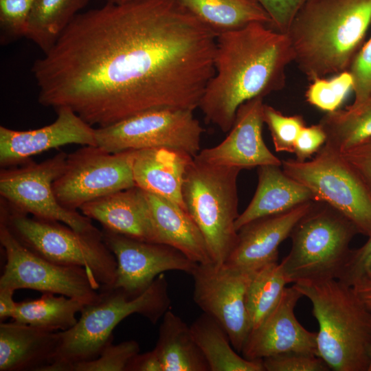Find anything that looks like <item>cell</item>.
I'll return each instance as SVG.
<instances>
[{
	"mask_svg": "<svg viewBox=\"0 0 371 371\" xmlns=\"http://www.w3.org/2000/svg\"><path fill=\"white\" fill-rule=\"evenodd\" d=\"M216 36L177 0L79 13L32 73L38 101L91 126L158 108L194 111L214 74Z\"/></svg>",
	"mask_w": 371,
	"mask_h": 371,
	"instance_id": "1",
	"label": "cell"
},
{
	"mask_svg": "<svg viewBox=\"0 0 371 371\" xmlns=\"http://www.w3.org/2000/svg\"><path fill=\"white\" fill-rule=\"evenodd\" d=\"M291 62L286 34L266 24L254 22L217 36L214 74L199 105L205 121L229 132L241 104L285 87Z\"/></svg>",
	"mask_w": 371,
	"mask_h": 371,
	"instance_id": "2",
	"label": "cell"
},
{
	"mask_svg": "<svg viewBox=\"0 0 371 371\" xmlns=\"http://www.w3.org/2000/svg\"><path fill=\"white\" fill-rule=\"evenodd\" d=\"M371 25V0H307L286 35L293 62L312 81L348 70Z\"/></svg>",
	"mask_w": 371,
	"mask_h": 371,
	"instance_id": "3",
	"label": "cell"
},
{
	"mask_svg": "<svg viewBox=\"0 0 371 371\" xmlns=\"http://www.w3.org/2000/svg\"><path fill=\"white\" fill-rule=\"evenodd\" d=\"M293 286L311 302L319 325L317 355L335 371H368L371 311L352 287L337 279L303 281Z\"/></svg>",
	"mask_w": 371,
	"mask_h": 371,
	"instance_id": "4",
	"label": "cell"
},
{
	"mask_svg": "<svg viewBox=\"0 0 371 371\" xmlns=\"http://www.w3.org/2000/svg\"><path fill=\"white\" fill-rule=\"evenodd\" d=\"M99 291V300L84 306L76 325L58 331L56 352L43 371H71L74 365L97 358L113 340V331L121 321L137 313L155 324L171 304L164 273L139 295L114 286H102Z\"/></svg>",
	"mask_w": 371,
	"mask_h": 371,
	"instance_id": "5",
	"label": "cell"
},
{
	"mask_svg": "<svg viewBox=\"0 0 371 371\" xmlns=\"http://www.w3.org/2000/svg\"><path fill=\"white\" fill-rule=\"evenodd\" d=\"M354 224L330 205L313 201L293 227L291 249L280 263L286 281L339 280L348 260Z\"/></svg>",
	"mask_w": 371,
	"mask_h": 371,
	"instance_id": "6",
	"label": "cell"
},
{
	"mask_svg": "<svg viewBox=\"0 0 371 371\" xmlns=\"http://www.w3.org/2000/svg\"><path fill=\"white\" fill-rule=\"evenodd\" d=\"M240 169L211 165L195 157L188 166L182 198L200 229L213 262H226L237 240V179Z\"/></svg>",
	"mask_w": 371,
	"mask_h": 371,
	"instance_id": "7",
	"label": "cell"
},
{
	"mask_svg": "<svg viewBox=\"0 0 371 371\" xmlns=\"http://www.w3.org/2000/svg\"><path fill=\"white\" fill-rule=\"evenodd\" d=\"M0 222L25 247L52 262L86 269L101 286H113L117 262L99 233L78 232L61 222L28 217L1 207Z\"/></svg>",
	"mask_w": 371,
	"mask_h": 371,
	"instance_id": "8",
	"label": "cell"
},
{
	"mask_svg": "<svg viewBox=\"0 0 371 371\" xmlns=\"http://www.w3.org/2000/svg\"><path fill=\"white\" fill-rule=\"evenodd\" d=\"M284 172L306 187L314 200L324 202L348 218L359 234L371 235V196L341 155L325 144L308 161H282Z\"/></svg>",
	"mask_w": 371,
	"mask_h": 371,
	"instance_id": "9",
	"label": "cell"
},
{
	"mask_svg": "<svg viewBox=\"0 0 371 371\" xmlns=\"http://www.w3.org/2000/svg\"><path fill=\"white\" fill-rule=\"evenodd\" d=\"M193 112L185 109H153L98 127L97 146L111 153L166 148L194 157L201 150L205 130Z\"/></svg>",
	"mask_w": 371,
	"mask_h": 371,
	"instance_id": "10",
	"label": "cell"
},
{
	"mask_svg": "<svg viewBox=\"0 0 371 371\" xmlns=\"http://www.w3.org/2000/svg\"><path fill=\"white\" fill-rule=\"evenodd\" d=\"M67 154L60 152L40 163L30 160L18 168L0 172V194L10 210L34 217L59 221L74 230L99 233L89 218L63 207L53 191V183L63 172Z\"/></svg>",
	"mask_w": 371,
	"mask_h": 371,
	"instance_id": "11",
	"label": "cell"
},
{
	"mask_svg": "<svg viewBox=\"0 0 371 371\" xmlns=\"http://www.w3.org/2000/svg\"><path fill=\"white\" fill-rule=\"evenodd\" d=\"M0 243L6 258L0 288L60 294L85 304L99 300L100 285L86 269L60 265L36 255L20 243L2 222Z\"/></svg>",
	"mask_w": 371,
	"mask_h": 371,
	"instance_id": "12",
	"label": "cell"
},
{
	"mask_svg": "<svg viewBox=\"0 0 371 371\" xmlns=\"http://www.w3.org/2000/svg\"><path fill=\"white\" fill-rule=\"evenodd\" d=\"M135 150L111 153L97 146H84L67 154L53 191L64 207L77 210L85 203L135 186Z\"/></svg>",
	"mask_w": 371,
	"mask_h": 371,
	"instance_id": "13",
	"label": "cell"
},
{
	"mask_svg": "<svg viewBox=\"0 0 371 371\" xmlns=\"http://www.w3.org/2000/svg\"><path fill=\"white\" fill-rule=\"evenodd\" d=\"M257 270L210 262L197 264L190 274L195 304L224 328L238 352L251 330L246 295Z\"/></svg>",
	"mask_w": 371,
	"mask_h": 371,
	"instance_id": "14",
	"label": "cell"
},
{
	"mask_svg": "<svg viewBox=\"0 0 371 371\" xmlns=\"http://www.w3.org/2000/svg\"><path fill=\"white\" fill-rule=\"evenodd\" d=\"M102 240L117 262L113 286L131 295L143 293L160 274L179 271L191 274L197 263L168 245L143 241L102 228Z\"/></svg>",
	"mask_w": 371,
	"mask_h": 371,
	"instance_id": "15",
	"label": "cell"
},
{
	"mask_svg": "<svg viewBox=\"0 0 371 371\" xmlns=\"http://www.w3.org/2000/svg\"><path fill=\"white\" fill-rule=\"evenodd\" d=\"M263 99L256 98L241 104L227 136L216 146L201 149L194 157L211 165L240 170L282 166L262 137Z\"/></svg>",
	"mask_w": 371,
	"mask_h": 371,
	"instance_id": "16",
	"label": "cell"
},
{
	"mask_svg": "<svg viewBox=\"0 0 371 371\" xmlns=\"http://www.w3.org/2000/svg\"><path fill=\"white\" fill-rule=\"evenodd\" d=\"M55 110V121L40 128L16 131L0 126L1 166L25 163L34 155L66 144L97 146L95 128L69 107Z\"/></svg>",
	"mask_w": 371,
	"mask_h": 371,
	"instance_id": "17",
	"label": "cell"
},
{
	"mask_svg": "<svg viewBox=\"0 0 371 371\" xmlns=\"http://www.w3.org/2000/svg\"><path fill=\"white\" fill-rule=\"evenodd\" d=\"M302 296L293 285L284 289L276 307L249 334L243 357L256 360L288 352L317 355V333L307 330L295 316V307Z\"/></svg>",
	"mask_w": 371,
	"mask_h": 371,
	"instance_id": "18",
	"label": "cell"
},
{
	"mask_svg": "<svg viewBox=\"0 0 371 371\" xmlns=\"http://www.w3.org/2000/svg\"><path fill=\"white\" fill-rule=\"evenodd\" d=\"M312 201L286 212L257 218L238 231L236 243L225 263L251 270L278 262L280 245L308 211Z\"/></svg>",
	"mask_w": 371,
	"mask_h": 371,
	"instance_id": "19",
	"label": "cell"
},
{
	"mask_svg": "<svg viewBox=\"0 0 371 371\" xmlns=\"http://www.w3.org/2000/svg\"><path fill=\"white\" fill-rule=\"evenodd\" d=\"M79 210L102 228L158 243L147 192L136 186L87 202Z\"/></svg>",
	"mask_w": 371,
	"mask_h": 371,
	"instance_id": "20",
	"label": "cell"
},
{
	"mask_svg": "<svg viewBox=\"0 0 371 371\" xmlns=\"http://www.w3.org/2000/svg\"><path fill=\"white\" fill-rule=\"evenodd\" d=\"M191 155L166 148L135 150L133 165L135 186L185 209L182 188Z\"/></svg>",
	"mask_w": 371,
	"mask_h": 371,
	"instance_id": "21",
	"label": "cell"
},
{
	"mask_svg": "<svg viewBox=\"0 0 371 371\" xmlns=\"http://www.w3.org/2000/svg\"><path fill=\"white\" fill-rule=\"evenodd\" d=\"M58 339V331L1 322L0 371H43L52 363Z\"/></svg>",
	"mask_w": 371,
	"mask_h": 371,
	"instance_id": "22",
	"label": "cell"
},
{
	"mask_svg": "<svg viewBox=\"0 0 371 371\" xmlns=\"http://www.w3.org/2000/svg\"><path fill=\"white\" fill-rule=\"evenodd\" d=\"M282 166L258 167V184L250 203L237 218V232L257 218L286 212L304 203L315 201L312 192L288 176Z\"/></svg>",
	"mask_w": 371,
	"mask_h": 371,
	"instance_id": "23",
	"label": "cell"
},
{
	"mask_svg": "<svg viewBox=\"0 0 371 371\" xmlns=\"http://www.w3.org/2000/svg\"><path fill=\"white\" fill-rule=\"evenodd\" d=\"M147 196L157 243L176 248L195 263L213 262L203 234L188 213L166 199L149 192Z\"/></svg>",
	"mask_w": 371,
	"mask_h": 371,
	"instance_id": "24",
	"label": "cell"
},
{
	"mask_svg": "<svg viewBox=\"0 0 371 371\" xmlns=\"http://www.w3.org/2000/svg\"><path fill=\"white\" fill-rule=\"evenodd\" d=\"M161 319L154 349L163 371H210L190 326L170 310Z\"/></svg>",
	"mask_w": 371,
	"mask_h": 371,
	"instance_id": "25",
	"label": "cell"
},
{
	"mask_svg": "<svg viewBox=\"0 0 371 371\" xmlns=\"http://www.w3.org/2000/svg\"><path fill=\"white\" fill-rule=\"evenodd\" d=\"M216 36L258 22L271 26L266 10L254 0H177Z\"/></svg>",
	"mask_w": 371,
	"mask_h": 371,
	"instance_id": "26",
	"label": "cell"
},
{
	"mask_svg": "<svg viewBox=\"0 0 371 371\" xmlns=\"http://www.w3.org/2000/svg\"><path fill=\"white\" fill-rule=\"evenodd\" d=\"M190 328L210 371H265L262 359L240 356L224 328L207 314L197 317Z\"/></svg>",
	"mask_w": 371,
	"mask_h": 371,
	"instance_id": "27",
	"label": "cell"
},
{
	"mask_svg": "<svg viewBox=\"0 0 371 371\" xmlns=\"http://www.w3.org/2000/svg\"><path fill=\"white\" fill-rule=\"evenodd\" d=\"M90 0H36L28 18L25 37L43 53L48 52Z\"/></svg>",
	"mask_w": 371,
	"mask_h": 371,
	"instance_id": "28",
	"label": "cell"
},
{
	"mask_svg": "<svg viewBox=\"0 0 371 371\" xmlns=\"http://www.w3.org/2000/svg\"><path fill=\"white\" fill-rule=\"evenodd\" d=\"M85 304L77 299L43 293L40 298L16 304L14 321L50 331H65L78 322L76 314Z\"/></svg>",
	"mask_w": 371,
	"mask_h": 371,
	"instance_id": "29",
	"label": "cell"
},
{
	"mask_svg": "<svg viewBox=\"0 0 371 371\" xmlns=\"http://www.w3.org/2000/svg\"><path fill=\"white\" fill-rule=\"evenodd\" d=\"M319 124L326 135L325 144L340 153L371 137V95L326 113Z\"/></svg>",
	"mask_w": 371,
	"mask_h": 371,
	"instance_id": "30",
	"label": "cell"
},
{
	"mask_svg": "<svg viewBox=\"0 0 371 371\" xmlns=\"http://www.w3.org/2000/svg\"><path fill=\"white\" fill-rule=\"evenodd\" d=\"M287 284L282 267L278 262L269 263L255 272L246 295L251 331L257 328L276 307Z\"/></svg>",
	"mask_w": 371,
	"mask_h": 371,
	"instance_id": "31",
	"label": "cell"
},
{
	"mask_svg": "<svg viewBox=\"0 0 371 371\" xmlns=\"http://www.w3.org/2000/svg\"><path fill=\"white\" fill-rule=\"evenodd\" d=\"M353 79L348 70L336 74L333 78H315L308 87L305 98L306 102L326 111L339 109L348 92L352 90Z\"/></svg>",
	"mask_w": 371,
	"mask_h": 371,
	"instance_id": "32",
	"label": "cell"
},
{
	"mask_svg": "<svg viewBox=\"0 0 371 371\" xmlns=\"http://www.w3.org/2000/svg\"><path fill=\"white\" fill-rule=\"evenodd\" d=\"M263 120L270 131L276 151L293 153L296 139L306 126L302 115H284L273 106L265 104Z\"/></svg>",
	"mask_w": 371,
	"mask_h": 371,
	"instance_id": "33",
	"label": "cell"
},
{
	"mask_svg": "<svg viewBox=\"0 0 371 371\" xmlns=\"http://www.w3.org/2000/svg\"><path fill=\"white\" fill-rule=\"evenodd\" d=\"M139 352V344L127 340L118 344L109 341L99 356L74 365L71 371H125L131 359Z\"/></svg>",
	"mask_w": 371,
	"mask_h": 371,
	"instance_id": "34",
	"label": "cell"
},
{
	"mask_svg": "<svg viewBox=\"0 0 371 371\" xmlns=\"http://www.w3.org/2000/svg\"><path fill=\"white\" fill-rule=\"evenodd\" d=\"M36 0H0V43L25 37L29 16Z\"/></svg>",
	"mask_w": 371,
	"mask_h": 371,
	"instance_id": "35",
	"label": "cell"
},
{
	"mask_svg": "<svg viewBox=\"0 0 371 371\" xmlns=\"http://www.w3.org/2000/svg\"><path fill=\"white\" fill-rule=\"evenodd\" d=\"M265 371H328L327 363L319 356L288 352L262 359Z\"/></svg>",
	"mask_w": 371,
	"mask_h": 371,
	"instance_id": "36",
	"label": "cell"
},
{
	"mask_svg": "<svg viewBox=\"0 0 371 371\" xmlns=\"http://www.w3.org/2000/svg\"><path fill=\"white\" fill-rule=\"evenodd\" d=\"M348 71L353 79L352 103L357 104L371 95V34L357 53Z\"/></svg>",
	"mask_w": 371,
	"mask_h": 371,
	"instance_id": "37",
	"label": "cell"
},
{
	"mask_svg": "<svg viewBox=\"0 0 371 371\" xmlns=\"http://www.w3.org/2000/svg\"><path fill=\"white\" fill-rule=\"evenodd\" d=\"M268 13L271 27L286 34L295 15L307 0H254Z\"/></svg>",
	"mask_w": 371,
	"mask_h": 371,
	"instance_id": "38",
	"label": "cell"
},
{
	"mask_svg": "<svg viewBox=\"0 0 371 371\" xmlns=\"http://www.w3.org/2000/svg\"><path fill=\"white\" fill-rule=\"evenodd\" d=\"M371 196V137L341 152Z\"/></svg>",
	"mask_w": 371,
	"mask_h": 371,
	"instance_id": "39",
	"label": "cell"
},
{
	"mask_svg": "<svg viewBox=\"0 0 371 371\" xmlns=\"http://www.w3.org/2000/svg\"><path fill=\"white\" fill-rule=\"evenodd\" d=\"M326 135L318 123L305 126L299 133L294 145L293 153L299 161H306L325 144Z\"/></svg>",
	"mask_w": 371,
	"mask_h": 371,
	"instance_id": "40",
	"label": "cell"
},
{
	"mask_svg": "<svg viewBox=\"0 0 371 371\" xmlns=\"http://www.w3.org/2000/svg\"><path fill=\"white\" fill-rule=\"evenodd\" d=\"M370 270H371V235L361 247L351 250L348 262L339 280L352 286L359 277Z\"/></svg>",
	"mask_w": 371,
	"mask_h": 371,
	"instance_id": "41",
	"label": "cell"
},
{
	"mask_svg": "<svg viewBox=\"0 0 371 371\" xmlns=\"http://www.w3.org/2000/svg\"><path fill=\"white\" fill-rule=\"evenodd\" d=\"M125 371H163V367L157 352L153 349L133 356Z\"/></svg>",
	"mask_w": 371,
	"mask_h": 371,
	"instance_id": "42",
	"label": "cell"
},
{
	"mask_svg": "<svg viewBox=\"0 0 371 371\" xmlns=\"http://www.w3.org/2000/svg\"><path fill=\"white\" fill-rule=\"evenodd\" d=\"M351 286L362 303L371 311V270L363 273Z\"/></svg>",
	"mask_w": 371,
	"mask_h": 371,
	"instance_id": "43",
	"label": "cell"
},
{
	"mask_svg": "<svg viewBox=\"0 0 371 371\" xmlns=\"http://www.w3.org/2000/svg\"><path fill=\"white\" fill-rule=\"evenodd\" d=\"M15 290L10 288H0V321L2 322L14 315L16 304L13 299Z\"/></svg>",
	"mask_w": 371,
	"mask_h": 371,
	"instance_id": "44",
	"label": "cell"
},
{
	"mask_svg": "<svg viewBox=\"0 0 371 371\" xmlns=\"http://www.w3.org/2000/svg\"><path fill=\"white\" fill-rule=\"evenodd\" d=\"M133 0H105L106 3L112 4H123Z\"/></svg>",
	"mask_w": 371,
	"mask_h": 371,
	"instance_id": "45",
	"label": "cell"
},
{
	"mask_svg": "<svg viewBox=\"0 0 371 371\" xmlns=\"http://www.w3.org/2000/svg\"><path fill=\"white\" fill-rule=\"evenodd\" d=\"M368 371H371V350H370V363H369Z\"/></svg>",
	"mask_w": 371,
	"mask_h": 371,
	"instance_id": "46",
	"label": "cell"
}]
</instances>
